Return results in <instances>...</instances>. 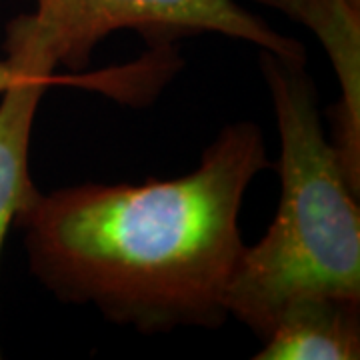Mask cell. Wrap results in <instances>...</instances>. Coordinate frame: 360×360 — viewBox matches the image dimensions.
I'll return each mask as SVG.
<instances>
[{"mask_svg":"<svg viewBox=\"0 0 360 360\" xmlns=\"http://www.w3.org/2000/svg\"><path fill=\"white\" fill-rule=\"evenodd\" d=\"M118 30H134L150 46H170L184 37L220 34L258 51L307 60L296 39L276 32L236 0H37L30 14L6 25V37L22 42L52 70L70 75L90 63L94 49Z\"/></svg>","mask_w":360,"mask_h":360,"instance_id":"cell-3","label":"cell"},{"mask_svg":"<svg viewBox=\"0 0 360 360\" xmlns=\"http://www.w3.org/2000/svg\"><path fill=\"white\" fill-rule=\"evenodd\" d=\"M281 134V202L266 234L245 246L226 290L229 316L264 340L290 302H360L359 184L322 129L307 60L258 52Z\"/></svg>","mask_w":360,"mask_h":360,"instance_id":"cell-2","label":"cell"},{"mask_svg":"<svg viewBox=\"0 0 360 360\" xmlns=\"http://www.w3.org/2000/svg\"><path fill=\"white\" fill-rule=\"evenodd\" d=\"M272 167L260 127L243 120L176 179L39 193L16 220L30 272L66 304L146 335L217 328L246 246L245 194Z\"/></svg>","mask_w":360,"mask_h":360,"instance_id":"cell-1","label":"cell"},{"mask_svg":"<svg viewBox=\"0 0 360 360\" xmlns=\"http://www.w3.org/2000/svg\"><path fill=\"white\" fill-rule=\"evenodd\" d=\"M262 342L258 360L360 359V302L335 296L295 300Z\"/></svg>","mask_w":360,"mask_h":360,"instance_id":"cell-5","label":"cell"},{"mask_svg":"<svg viewBox=\"0 0 360 360\" xmlns=\"http://www.w3.org/2000/svg\"><path fill=\"white\" fill-rule=\"evenodd\" d=\"M26 72H37V70H32V68H18V66L11 65L8 60H0V94L8 89V86H13L18 78L25 77Z\"/></svg>","mask_w":360,"mask_h":360,"instance_id":"cell-6","label":"cell"},{"mask_svg":"<svg viewBox=\"0 0 360 360\" xmlns=\"http://www.w3.org/2000/svg\"><path fill=\"white\" fill-rule=\"evenodd\" d=\"M80 84L103 90L124 103H144L155 86V75L146 58L124 68L86 77H44L26 72L0 96V250L20 212L40 193L30 179L28 150L39 104L51 84ZM2 356V352H0Z\"/></svg>","mask_w":360,"mask_h":360,"instance_id":"cell-4","label":"cell"}]
</instances>
